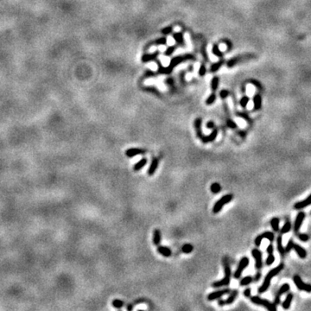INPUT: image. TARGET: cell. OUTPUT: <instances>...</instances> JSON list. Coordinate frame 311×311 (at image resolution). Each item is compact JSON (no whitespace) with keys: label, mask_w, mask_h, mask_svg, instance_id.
<instances>
[{"label":"cell","mask_w":311,"mask_h":311,"mask_svg":"<svg viewBox=\"0 0 311 311\" xmlns=\"http://www.w3.org/2000/svg\"><path fill=\"white\" fill-rule=\"evenodd\" d=\"M194 59H195V57L193 54H190L174 57L172 60L170 61V63L169 67L163 68V67L160 66L159 69H158V73H160V74H170L172 72L173 69L175 67H176L177 65H179L180 63H182V62H183L184 61H187V60H194Z\"/></svg>","instance_id":"6da1fadb"},{"label":"cell","mask_w":311,"mask_h":311,"mask_svg":"<svg viewBox=\"0 0 311 311\" xmlns=\"http://www.w3.org/2000/svg\"><path fill=\"white\" fill-rule=\"evenodd\" d=\"M283 268H284V265H283V264H280L278 266L273 268L272 270H271V271L267 273V275H266L265 278H264V281L263 284L260 286V288L259 289V294L264 293L266 291H268V289H269V287H270V285H271V283L272 278H273L274 276H276L278 273H280V271H281L282 270H283Z\"/></svg>","instance_id":"7a4b0ae2"},{"label":"cell","mask_w":311,"mask_h":311,"mask_svg":"<svg viewBox=\"0 0 311 311\" xmlns=\"http://www.w3.org/2000/svg\"><path fill=\"white\" fill-rule=\"evenodd\" d=\"M255 58H256V55L252 54H240V55H239L237 57H234V58L231 59L230 61H228L226 65H227L228 68H233V67L236 66L239 63H241V62H244V61H250V60H253Z\"/></svg>","instance_id":"3957f363"},{"label":"cell","mask_w":311,"mask_h":311,"mask_svg":"<svg viewBox=\"0 0 311 311\" xmlns=\"http://www.w3.org/2000/svg\"><path fill=\"white\" fill-rule=\"evenodd\" d=\"M225 277L223 279L220 280V281H217V282H214L212 286L213 288H219V287H221V286H225V285H228L230 283V280H231V268L229 266V264L227 263H225Z\"/></svg>","instance_id":"277c9868"},{"label":"cell","mask_w":311,"mask_h":311,"mask_svg":"<svg viewBox=\"0 0 311 311\" xmlns=\"http://www.w3.org/2000/svg\"><path fill=\"white\" fill-rule=\"evenodd\" d=\"M250 298H251V301H252L254 304L264 306L265 309H267L268 310H270V311H276V305H275L274 303H271V302H269V301L265 300V299H262L261 297H259V296H258V295H255V296H250Z\"/></svg>","instance_id":"5b68a950"},{"label":"cell","mask_w":311,"mask_h":311,"mask_svg":"<svg viewBox=\"0 0 311 311\" xmlns=\"http://www.w3.org/2000/svg\"><path fill=\"white\" fill-rule=\"evenodd\" d=\"M233 198V195L232 194H225L224 196H222L213 207V213H218L222 208L224 207L225 204L229 203Z\"/></svg>","instance_id":"8992f818"},{"label":"cell","mask_w":311,"mask_h":311,"mask_svg":"<svg viewBox=\"0 0 311 311\" xmlns=\"http://www.w3.org/2000/svg\"><path fill=\"white\" fill-rule=\"evenodd\" d=\"M294 283L295 284V286L297 287V289H299L300 291H304L306 292H311V284L309 283H303V281L302 280L301 276L297 274H295L293 277Z\"/></svg>","instance_id":"52a82bcc"},{"label":"cell","mask_w":311,"mask_h":311,"mask_svg":"<svg viewBox=\"0 0 311 311\" xmlns=\"http://www.w3.org/2000/svg\"><path fill=\"white\" fill-rule=\"evenodd\" d=\"M249 264V259L247 257H244L240 259V263H239V265L237 267V270L235 271L234 274H233V276L234 278H240L242 275V272L244 271V270L248 266Z\"/></svg>","instance_id":"ba28073f"},{"label":"cell","mask_w":311,"mask_h":311,"mask_svg":"<svg viewBox=\"0 0 311 311\" xmlns=\"http://www.w3.org/2000/svg\"><path fill=\"white\" fill-rule=\"evenodd\" d=\"M263 239H267V240H270V242H272L275 239V236H274V233H271V232H265L264 233H261L258 237H256V239L254 240L256 246H259L261 245V242L263 240Z\"/></svg>","instance_id":"9c48e42d"},{"label":"cell","mask_w":311,"mask_h":311,"mask_svg":"<svg viewBox=\"0 0 311 311\" xmlns=\"http://www.w3.org/2000/svg\"><path fill=\"white\" fill-rule=\"evenodd\" d=\"M306 217V214L304 212H300L296 218H295V224H294V231L295 233H298L299 231H300V228H301V225L303 224L304 219Z\"/></svg>","instance_id":"30bf717a"},{"label":"cell","mask_w":311,"mask_h":311,"mask_svg":"<svg viewBox=\"0 0 311 311\" xmlns=\"http://www.w3.org/2000/svg\"><path fill=\"white\" fill-rule=\"evenodd\" d=\"M252 255L253 259H255V266L257 269L260 270L263 266V261H262V253L259 249H253L252 251Z\"/></svg>","instance_id":"8fae6325"},{"label":"cell","mask_w":311,"mask_h":311,"mask_svg":"<svg viewBox=\"0 0 311 311\" xmlns=\"http://www.w3.org/2000/svg\"><path fill=\"white\" fill-rule=\"evenodd\" d=\"M230 291H231L229 289H225V290L218 291H215V292H212V293H210L207 295V299L209 301H213V300L219 299V298H221L222 295H224L225 294L230 293Z\"/></svg>","instance_id":"7c38bea8"},{"label":"cell","mask_w":311,"mask_h":311,"mask_svg":"<svg viewBox=\"0 0 311 311\" xmlns=\"http://www.w3.org/2000/svg\"><path fill=\"white\" fill-rule=\"evenodd\" d=\"M310 205H311V194L305 200L301 201H299V202H296V203L294 205V208L299 210V209H303V208H304V207H308V206H310Z\"/></svg>","instance_id":"4fadbf2b"},{"label":"cell","mask_w":311,"mask_h":311,"mask_svg":"<svg viewBox=\"0 0 311 311\" xmlns=\"http://www.w3.org/2000/svg\"><path fill=\"white\" fill-rule=\"evenodd\" d=\"M201 123H202V120L201 118H197L195 119L194 120V128H195V131H196V136L199 138H201L203 137L202 135V131H201Z\"/></svg>","instance_id":"5bb4252c"},{"label":"cell","mask_w":311,"mask_h":311,"mask_svg":"<svg viewBox=\"0 0 311 311\" xmlns=\"http://www.w3.org/2000/svg\"><path fill=\"white\" fill-rule=\"evenodd\" d=\"M217 135H218V131H217L216 129H213V131L210 133V135H208L207 137H204V136H203L201 139L202 143H210V142L214 141V140L216 139V138H217Z\"/></svg>","instance_id":"9a60e30c"},{"label":"cell","mask_w":311,"mask_h":311,"mask_svg":"<svg viewBox=\"0 0 311 311\" xmlns=\"http://www.w3.org/2000/svg\"><path fill=\"white\" fill-rule=\"evenodd\" d=\"M293 249L295 251V252L297 253V255L301 258V259H306L307 257V252L304 248H303L301 245H296V244H294Z\"/></svg>","instance_id":"2e32d148"},{"label":"cell","mask_w":311,"mask_h":311,"mask_svg":"<svg viewBox=\"0 0 311 311\" xmlns=\"http://www.w3.org/2000/svg\"><path fill=\"white\" fill-rule=\"evenodd\" d=\"M157 252H158L160 254H162L163 257H165V258H169V257H170L171 254H172L171 250H170L169 247H167V246L159 245V246L157 247Z\"/></svg>","instance_id":"e0dca14e"},{"label":"cell","mask_w":311,"mask_h":311,"mask_svg":"<svg viewBox=\"0 0 311 311\" xmlns=\"http://www.w3.org/2000/svg\"><path fill=\"white\" fill-rule=\"evenodd\" d=\"M144 153V151L142 150V149H138V148H131V149H129L125 151V155L127 156L128 157H132V156H135L137 155H141V154H143Z\"/></svg>","instance_id":"ac0fdd59"},{"label":"cell","mask_w":311,"mask_h":311,"mask_svg":"<svg viewBox=\"0 0 311 311\" xmlns=\"http://www.w3.org/2000/svg\"><path fill=\"white\" fill-rule=\"evenodd\" d=\"M159 54V52L156 51L155 53L153 54H143L142 56V61L143 62H148L150 61H153V60H156V57L158 56Z\"/></svg>","instance_id":"d6986e66"},{"label":"cell","mask_w":311,"mask_h":311,"mask_svg":"<svg viewBox=\"0 0 311 311\" xmlns=\"http://www.w3.org/2000/svg\"><path fill=\"white\" fill-rule=\"evenodd\" d=\"M162 240V233L159 229H155L153 232V243L156 245H159Z\"/></svg>","instance_id":"ffe728a7"},{"label":"cell","mask_w":311,"mask_h":311,"mask_svg":"<svg viewBox=\"0 0 311 311\" xmlns=\"http://www.w3.org/2000/svg\"><path fill=\"white\" fill-rule=\"evenodd\" d=\"M157 166H158V159H157L156 157H155V158L152 160V162H151V166H150L149 170H148V174H149V175L151 176V175H154V173H155L156 169H157Z\"/></svg>","instance_id":"44dd1931"},{"label":"cell","mask_w":311,"mask_h":311,"mask_svg":"<svg viewBox=\"0 0 311 311\" xmlns=\"http://www.w3.org/2000/svg\"><path fill=\"white\" fill-rule=\"evenodd\" d=\"M292 300H293V295H292V294H289V295H287V297L285 298V300L283 302L282 307H283L284 310L290 309L291 304V303H292Z\"/></svg>","instance_id":"7402d4cb"},{"label":"cell","mask_w":311,"mask_h":311,"mask_svg":"<svg viewBox=\"0 0 311 311\" xmlns=\"http://www.w3.org/2000/svg\"><path fill=\"white\" fill-rule=\"evenodd\" d=\"M276 248L282 256H283L285 254V252H286L285 248L283 246V244H282V236H278L276 238Z\"/></svg>","instance_id":"603a6c76"},{"label":"cell","mask_w":311,"mask_h":311,"mask_svg":"<svg viewBox=\"0 0 311 311\" xmlns=\"http://www.w3.org/2000/svg\"><path fill=\"white\" fill-rule=\"evenodd\" d=\"M173 37L174 39L175 40V42L181 45V46H184L185 45V42H184V39H183V35L181 32H176L175 34L173 35Z\"/></svg>","instance_id":"cb8c5ba5"},{"label":"cell","mask_w":311,"mask_h":311,"mask_svg":"<svg viewBox=\"0 0 311 311\" xmlns=\"http://www.w3.org/2000/svg\"><path fill=\"white\" fill-rule=\"evenodd\" d=\"M146 163H147V159H146V158H142L140 161H138V163L134 165L133 170H134L135 171H138V170H142V169L146 165Z\"/></svg>","instance_id":"d4e9b609"},{"label":"cell","mask_w":311,"mask_h":311,"mask_svg":"<svg viewBox=\"0 0 311 311\" xmlns=\"http://www.w3.org/2000/svg\"><path fill=\"white\" fill-rule=\"evenodd\" d=\"M238 294H239L238 291H236V290L233 291L231 292V294H230V295L228 296V298L225 300V304H231V303H233L234 302L235 298L237 297Z\"/></svg>","instance_id":"484cf974"},{"label":"cell","mask_w":311,"mask_h":311,"mask_svg":"<svg viewBox=\"0 0 311 311\" xmlns=\"http://www.w3.org/2000/svg\"><path fill=\"white\" fill-rule=\"evenodd\" d=\"M288 291H290V284H289V283H283V284L280 287V289L278 290L276 295L281 296L282 295H283L284 293H286Z\"/></svg>","instance_id":"4316f807"},{"label":"cell","mask_w":311,"mask_h":311,"mask_svg":"<svg viewBox=\"0 0 311 311\" xmlns=\"http://www.w3.org/2000/svg\"><path fill=\"white\" fill-rule=\"evenodd\" d=\"M279 223H280V220L278 218H272L271 221V227L272 229L275 231V232H278L279 231Z\"/></svg>","instance_id":"83f0119b"},{"label":"cell","mask_w":311,"mask_h":311,"mask_svg":"<svg viewBox=\"0 0 311 311\" xmlns=\"http://www.w3.org/2000/svg\"><path fill=\"white\" fill-rule=\"evenodd\" d=\"M166 43H167V39L165 37H161V38L156 40L155 42H151L147 47L151 46V45H165Z\"/></svg>","instance_id":"f1b7e54d"},{"label":"cell","mask_w":311,"mask_h":311,"mask_svg":"<svg viewBox=\"0 0 311 311\" xmlns=\"http://www.w3.org/2000/svg\"><path fill=\"white\" fill-rule=\"evenodd\" d=\"M223 63H224V60H221V61H219L218 62L213 64V65L211 66V72H212V73H214V72L218 71V70L220 69V68L223 65Z\"/></svg>","instance_id":"f546056e"},{"label":"cell","mask_w":311,"mask_h":311,"mask_svg":"<svg viewBox=\"0 0 311 311\" xmlns=\"http://www.w3.org/2000/svg\"><path fill=\"white\" fill-rule=\"evenodd\" d=\"M210 190H211V192L213 193V194H218L219 192H221V185H220L218 182H214V183H213V184L211 185Z\"/></svg>","instance_id":"4dcf8cb0"},{"label":"cell","mask_w":311,"mask_h":311,"mask_svg":"<svg viewBox=\"0 0 311 311\" xmlns=\"http://www.w3.org/2000/svg\"><path fill=\"white\" fill-rule=\"evenodd\" d=\"M193 250H194V247H193V245H192L191 244H185V245L182 246V252H184V253H186V254H189L190 252H192Z\"/></svg>","instance_id":"1f68e13d"},{"label":"cell","mask_w":311,"mask_h":311,"mask_svg":"<svg viewBox=\"0 0 311 311\" xmlns=\"http://www.w3.org/2000/svg\"><path fill=\"white\" fill-rule=\"evenodd\" d=\"M291 230V223L287 221L285 222V224L283 225V227L281 228V233H287Z\"/></svg>","instance_id":"d6a6232c"},{"label":"cell","mask_w":311,"mask_h":311,"mask_svg":"<svg viewBox=\"0 0 311 311\" xmlns=\"http://www.w3.org/2000/svg\"><path fill=\"white\" fill-rule=\"evenodd\" d=\"M252 281V277L251 276H245L244 278H242V280L240 281V285L241 286H245V285H248L249 283H251Z\"/></svg>","instance_id":"836d02e7"},{"label":"cell","mask_w":311,"mask_h":311,"mask_svg":"<svg viewBox=\"0 0 311 311\" xmlns=\"http://www.w3.org/2000/svg\"><path fill=\"white\" fill-rule=\"evenodd\" d=\"M212 51H213V54H214V55H216V56H218V57H222V56H223V53L220 50V49H219L218 45H216V44H214V45L213 46V49H212Z\"/></svg>","instance_id":"e575fe53"},{"label":"cell","mask_w":311,"mask_h":311,"mask_svg":"<svg viewBox=\"0 0 311 311\" xmlns=\"http://www.w3.org/2000/svg\"><path fill=\"white\" fill-rule=\"evenodd\" d=\"M218 85H219V78L218 77H213L212 81H211V88H212V90L213 92L216 91V89L218 88Z\"/></svg>","instance_id":"d590c367"},{"label":"cell","mask_w":311,"mask_h":311,"mask_svg":"<svg viewBox=\"0 0 311 311\" xmlns=\"http://www.w3.org/2000/svg\"><path fill=\"white\" fill-rule=\"evenodd\" d=\"M112 306H113L114 308H116V309H120V308H122V307L124 306V303H123V301H121V300L115 299V300H113V302H112Z\"/></svg>","instance_id":"8d00e7d4"},{"label":"cell","mask_w":311,"mask_h":311,"mask_svg":"<svg viewBox=\"0 0 311 311\" xmlns=\"http://www.w3.org/2000/svg\"><path fill=\"white\" fill-rule=\"evenodd\" d=\"M215 100H216V94L213 93L210 94V96L207 98V100H206V104L208 105H212V104L213 103Z\"/></svg>","instance_id":"74e56055"},{"label":"cell","mask_w":311,"mask_h":311,"mask_svg":"<svg viewBox=\"0 0 311 311\" xmlns=\"http://www.w3.org/2000/svg\"><path fill=\"white\" fill-rule=\"evenodd\" d=\"M260 107H261V98L259 95H257L254 98V108L256 110H258Z\"/></svg>","instance_id":"f35d334b"},{"label":"cell","mask_w":311,"mask_h":311,"mask_svg":"<svg viewBox=\"0 0 311 311\" xmlns=\"http://www.w3.org/2000/svg\"><path fill=\"white\" fill-rule=\"evenodd\" d=\"M297 235H298V238H299V240H300L301 241L307 242L310 240V236H309L308 234H306V233H298Z\"/></svg>","instance_id":"ab89813d"},{"label":"cell","mask_w":311,"mask_h":311,"mask_svg":"<svg viewBox=\"0 0 311 311\" xmlns=\"http://www.w3.org/2000/svg\"><path fill=\"white\" fill-rule=\"evenodd\" d=\"M294 244H295V243H294L293 240L291 239V240H289V242H288L287 245L285 246V252H289L290 251H291V250L293 249Z\"/></svg>","instance_id":"60d3db41"},{"label":"cell","mask_w":311,"mask_h":311,"mask_svg":"<svg viewBox=\"0 0 311 311\" xmlns=\"http://www.w3.org/2000/svg\"><path fill=\"white\" fill-rule=\"evenodd\" d=\"M274 261H275V257H274L273 253L269 254L268 258L266 259V264H267V265H271V264L274 263Z\"/></svg>","instance_id":"b9f144b4"},{"label":"cell","mask_w":311,"mask_h":311,"mask_svg":"<svg viewBox=\"0 0 311 311\" xmlns=\"http://www.w3.org/2000/svg\"><path fill=\"white\" fill-rule=\"evenodd\" d=\"M175 49H176V46H175V45L169 47V48H168V49H166V51H165V55L169 56V55L172 54L173 53L175 52Z\"/></svg>","instance_id":"7bdbcfd3"},{"label":"cell","mask_w":311,"mask_h":311,"mask_svg":"<svg viewBox=\"0 0 311 311\" xmlns=\"http://www.w3.org/2000/svg\"><path fill=\"white\" fill-rule=\"evenodd\" d=\"M226 124H227V126H228L229 128H231V129H235V128L237 127L236 123L233 122L232 119H227V120H226Z\"/></svg>","instance_id":"ee69618b"},{"label":"cell","mask_w":311,"mask_h":311,"mask_svg":"<svg viewBox=\"0 0 311 311\" xmlns=\"http://www.w3.org/2000/svg\"><path fill=\"white\" fill-rule=\"evenodd\" d=\"M162 34H163V35H169V34H170L171 32H172V27L171 26H169V27H166V28H164V29H163L162 30Z\"/></svg>","instance_id":"f6af8a7d"},{"label":"cell","mask_w":311,"mask_h":311,"mask_svg":"<svg viewBox=\"0 0 311 311\" xmlns=\"http://www.w3.org/2000/svg\"><path fill=\"white\" fill-rule=\"evenodd\" d=\"M248 101H249V99H248V97H247V96L243 97V98H242V100H240V105H241V106H243V107H245V106H246V105L248 104Z\"/></svg>","instance_id":"bcb514c9"},{"label":"cell","mask_w":311,"mask_h":311,"mask_svg":"<svg viewBox=\"0 0 311 311\" xmlns=\"http://www.w3.org/2000/svg\"><path fill=\"white\" fill-rule=\"evenodd\" d=\"M205 74H206V67H205V65H201V67H200V69H199V74L201 75V76H203V75H205Z\"/></svg>","instance_id":"7dc6e473"},{"label":"cell","mask_w":311,"mask_h":311,"mask_svg":"<svg viewBox=\"0 0 311 311\" xmlns=\"http://www.w3.org/2000/svg\"><path fill=\"white\" fill-rule=\"evenodd\" d=\"M220 95H221V98L225 99V98L229 95V92H228L227 90H222V91H221Z\"/></svg>","instance_id":"c3c4849f"},{"label":"cell","mask_w":311,"mask_h":311,"mask_svg":"<svg viewBox=\"0 0 311 311\" xmlns=\"http://www.w3.org/2000/svg\"><path fill=\"white\" fill-rule=\"evenodd\" d=\"M251 293H252V290H251V288H247L245 291H244V295L246 296V297H250L251 296Z\"/></svg>","instance_id":"681fc988"},{"label":"cell","mask_w":311,"mask_h":311,"mask_svg":"<svg viewBox=\"0 0 311 311\" xmlns=\"http://www.w3.org/2000/svg\"><path fill=\"white\" fill-rule=\"evenodd\" d=\"M273 251H274V247H273L272 244H270V245L267 247V252H268V254L273 253Z\"/></svg>","instance_id":"f907efd6"},{"label":"cell","mask_w":311,"mask_h":311,"mask_svg":"<svg viewBox=\"0 0 311 311\" xmlns=\"http://www.w3.org/2000/svg\"><path fill=\"white\" fill-rule=\"evenodd\" d=\"M206 126H207V128H208V129H213V128H214V124H213V122L209 121V122H207V123Z\"/></svg>","instance_id":"816d5d0a"},{"label":"cell","mask_w":311,"mask_h":311,"mask_svg":"<svg viewBox=\"0 0 311 311\" xmlns=\"http://www.w3.org/2000/svg\"><path fill=\"white\" fill-rule=\"evenodd\" d=\"M276 306H277V304H279L280 303V296H278V295H276V298H275V301H274V303H273Z\"/></svg>","instance_id":"f5cc1de1"},{"label":"cell","mask_w":311,"mask_h":311,"mask_svg":"<svg viewBox=\"0 0 311 311\" xmlns=\"http://www.w3.org/2000/svg\"><path fill=\"white\" fill-rule=\"evenodd\" d=\"M225 303V301H223V300H219V305H220V306H224Z\"/></svg>","instance_id":"db71d44e"},{"label":"cell","mask_w":311,"mask_h":311,"mask_svg":"<svg viewBox=\"0 0 311 311\" xmlns=\"http://www.w3.org/2000/svg\"><path fill=\"white\" fill-rule=\"evenodd\" d=\"M260 276H261V274H260V273H258V274L256 275V276H255V281H259V279H260Z\"/></svg>","instance_id":"11a10c76"},{"label":"cell","mask_w":311,"mask_h":311,"mask_svg":"<svg viewBox=\"0 0 311 311\" xmlns=\"http://www.w3.org/2000/svg\"><path fill=\"white\" fill-rule=\"evenodd\" d=\"M167 82H169V84H170V85H172L173 81L171 80V79H169V80L167 81Z\"/></svg>","instance_id":"9f6ffc18"},{"label":"cell","mask_w":311,"mask_h":311,"mask_svg":"<svg viewBox=\"0 0 311 311\" xmlns=\"http://www.w3.org/2000/svg\"><path fill=\"white\" fill-rule=\"evenodd\" d=\"M127 309H128V310H132V306H131V305H129V306H128V308H127Z\"/></svg>","instance_id":"6f0895ef"}]
</instances>
